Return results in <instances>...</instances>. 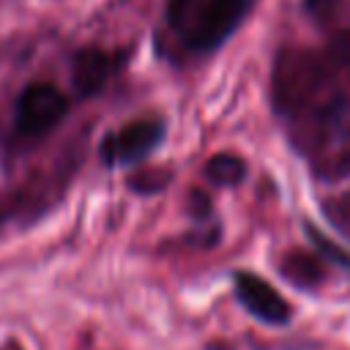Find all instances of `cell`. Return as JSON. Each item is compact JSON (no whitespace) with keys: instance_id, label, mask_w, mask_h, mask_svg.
<instances>
[{"instance_id":"4","label":"cell","mask_w":350,"mask_h":350,"mask_svg":"<svg viewBox=\"0 0 350 350\" xmlns=\"http://www.w3.org/2000/svg\"><path fill=\"white\" fill-rule=\"evenodd\" d=\"M161 139H164V120L161 118H156V115L137 118V120L120 126L118 131H109L98 145V156L109 167L134 164V161L145 159L153 148H159Z\"/></svg>"},{"instance_id":"6","label":"cell","mask_w":350,"mask_h":350,"mask_svg":"<svg viewBox=\"0 0 350 350\" xmlns=\"http://www.w3.org/2000/svg\"><path fill=\"white\" fill-rule=\"evenodd\" d=\"M120 57L112 55V52H104V49H82L74 55L71 60V85L79 96H96L107 79L115 74Z\"/></svg>"},{"instance_id":"7","label":"cell","mask_w":350,"mask_h":350,"mask_svg":"<svg viewBox=\"0 0 350 350\" xmlns=\"http://www.w3.org/2000/svg\"><path fill=\"white\" fill-rule=\"evenodd\" d=\"M205 175L216 186H238L246 178V161L235 153H216L205 164Z\"/></svg>"},{"instance_id":"3","label":"cell","mask_w":350,"mask_h":350,"mask_svg":"<svg viewBox=\"0 0 350 350\" xmlns=\"http://www.w3.org/2000/svg\"><path fill=\"white\" fill-rule=\"evenodd\" d=\"M68 101L52 82H30L16 98L14 131L22 139H36L52 131L66 118Z\"/></svg>"},{"instance_id":"2","label":"cell","mask_w":350,"mask_h":350,"mask_svg":"<svg viewBox=\"0 0 350 350\" xmlns=\"http://www.w3.org/2000/svg\"><path fill=\"white\" fill-rule=\"evenodd\" d=\"M254 0H170L167 25L186 49L211 52L243 22Z\"/></svg>"},{"instance_id":"1","label":"cell","mask_w":350,"mask_h":350,"mask_svg":"<svg viewBox=\"0 0 350 350\" xmlns=\"http://www.w3.org/2000/svg\"><path fill=\"white\" fill-rule=\"evenodd\" d=\"M336 57L284 49L273 68V104L298 134L304 150H320L350 137V93Z\"/></svg>"},{"instance_id":"5","label":"cell","mask_w":350,"mask_h":350,"mask_svg":"<svg viewBox=\"0 0 350 350\" xmlns=\"http://www.w3.org/2000/svg\"><path fill=\"white\" fill-rule=\"evenodd\" d=\"M232 287H235V298L241 301V306L254 314L257 320L268 323V325H284L290 320V304L257 273L252 271H235L232 273Z\"/></svg>"},{"instance_id":"9","label":"cell","mask_w":350,"mask_h":350,"mask_svg":"<svg viewBox=\"0 0 350 350\" xmlns=\"http://www.w3.org/2000/svg\"><path fill=\"white\" fill-rule=\"evenodd\" d=\"M145 178H134L131 180V186L137 189V191H150V189H161L164 186V180H167V175H161V178H153V172H142Z\"/></svg>"},{"instance_id":"8","label":"cell","mask_w":350,"mask_h":350,"mask_svg":"<svg viewBox=\"0 0 350 350\" xmlns=\"http://www.w3.org/2000/svg\"><path fill=\"white\" fill-rule=\"evenodd\" d=\"M282 271H284L293 282H298V284H312V282H317V276H320L317 260H312V257H306V254H301V252L290 254V257L282 262Z\"/></svg>"}]
</instances>
